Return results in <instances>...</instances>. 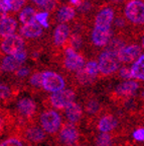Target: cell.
Instances as JSON below:
<instances>
[{"instance_id": "cell-43", "label": "cell", "mask_w": 144, "mask_h": 146, "mask_svg": "<svg viewBox=\"0 0 144 146\" xmlns=\"http://www.w3.org/2000/svg\"><path fill=\"white\" fill-rule=\"evenodd\" d=\"M141 98L144 100V90H142V91H141Z\"/></svg>"}, {"instance_id": "cell-22", "label": "cell", "mask_w": 144, "mask_h": 146, "mask_svg": "<svg viewBox=\"0 0 144 146\" xmlns=\"http://www.w3.org/2000/svg\"><path fill=\"white\" fill-rule=\"evenodd\" d=\"M39 11L37 8H34L33 6H26L25 8H23L19 14H18V17H19V21L22 23L23 25H30V23H33L36 21V14Z\"/></svg>"}, {"instance_id": "cell-25", "label": "cell", "mask_w": 144, "mask_h": 146, "mask_svg": "<svg viewBox=\"0 0 144 146\" xmlns=\"http://www.w3.org/2000/svg\"><path fill=\"white\" fill-rule=\"evenodd\" d=\"M131 70H132L133 77L144 81V54L140 56L135 63H133Z\"/></svg>"}, {"instance_id": "cell-8", "label": "cell", "mask_w": 144, "mask_h": 146, "mask_svg": "<svg viewBox=\"0 0 144 146\" xmlns=\"http://www.w3.org/2000/svg\"><path fill=\"white\" fill-rule=\"evenodd\" d=\"M114 36L112 27H102L94 25L90 34L91 45L96 48H106Z\"/></svg>"}, {"instance_id": "cell-12", "label": "cell", "mask_w": 144, "mask_h": 146, "mask_svg": "<svg viewBox=\"0 0 144 146\" xmlns=\"http://www.w3.org/2000/svg\"><path fill=\"white\" fill-rule=\"evenodd\" d=\"M76 17H77V14H76L75 7H73L69 3L62 4L58 8V10L52 15H50V23H52L54 21V23H58L59 25H61V23H72Z\"/></svg>"}, {"instance_id": "cell-11", "label": "cell", "mask_w": 144, "mask_h": 146, "mask_svg": "<svg viewBox=\"0 0 144 146\" xmlns=\"http://www.w3.org/2000/svg\"><path fill=\"white\" fill-rule=\"evenodd\" d=\"M139 84L134 80H127L123 81L117 85L115 91L113 92V98L117 100H122L123 103H126L130 98H132L137 91Z\"/></svg>"}, {"instance_id": "cell-16", "label": "cell", "mask_w": 144, "mask_h": 146, "mask_svg": "<svg viewBox=\"0 0 144 146\" xmlns=\"http://www.w3.org/2000/svg\"><path fill=\"white\" fill-rule=\"evenodd\" d=\"M19 35L22 36L23 39L30 41V40H37L41 39L43 36V30L39 23L37 21L30 25H21L19 27Z\"/></svg>"}, {"instance_id": "cell-13", "label": "cell", "mask_w": 144, "mask_h": 146, "mask_svg": "<svg viewBox=\"0 0 144 146\" xmlns=\"http://www.w3.org/2000/svg\"><path fill=\"white\" fill-rule=\"evenodd\" d=\"M142 47L138 44H131L126 47H124L121 51L117 54L119 61L123 64L135 63L139 57L141 56Z\"/></svg>"}, {"instance_id": "cell-38", "label": "cell", "mask_w": 144, "mask_h": 146, "mask_svg": "<svg viewBox=\"0 0 144 146\" xmlns=\"http://www.w3.org/2000/svg\"><path fill=\"white\" fill-rule=\"evenodd\" d=\"M14 57L16 58V59L18 60L19 62H21V63H24L25 62V60L27 59V51L26 50H24V51H22V52H20V53H18L17 55H15Z\"/></svg>"}, {"instance_id": "cell-23", "label": "cell", "mask_w": 144, "mask_h": 146, "mask_svg": "<svg viewBox=\"0 0 144 146\" xmlns=\"http://www.w3.org/2000/svg\"><path fill=\"white\" fill-rule=\"evenodd\" d=\"M30 1L35 5L39 11L43 10V11L48 12L50 15H52L62 5L56 2V0H30Z\"/></svg>"}, {"instance_id": "cell-2", "label": "cell", "mask_w": 144, "mask_h": 146, "mask_svg": "<svg viewBox=\"0 0 144 146\" xmlns=\"http://www.w3.org/2000/svg\"><path fill=\"white\" fill-rule=\"evenodd\" d=\"M123 14L133 29L144 32V0H128L124 4Z\"/></svg>"}, {"instance_id": "cell-34", "label": "cell", "mask_w": 144, "mask_h": 146, "mask_svg": "<svg viewBox=\"0 0 144 146\" xmlns=\"http://www.w3.org/2000/svg\"><path fill=\"white\" fill-rule=\"evenodd\" d=\"M27 0H11V15L16 14L22 9V7L26 4Z\"/></svg>"}, {"instance_id": "cell-4", "label": "cell", "mask_w": 144, "mask_h": 146, "mask_svg": "<svg viewBox=\"0 0 144 146\" xmlns=\"http://www.w3.org/2000/svg\"><path fill=\"white\" fill-rule=\"evenodd\" d=\"M65 86V79L59 73L54 71H43V89L48 92H58Z\"/></svg>"}, {"instance_id": "cell-17", "label": "cell", "mask_w": 144, "mask_h": 146, "mask_svg": "<svg viewBox=\"0 0 144 146\" xmlns=\"http://www.w3.org/2000/svg\"><path fill=\"white\" fill-rule=\"evenodd\" d=\"M21 130H22L23 137L31 143H41L45 139V131L39 126H26V127H22Z\"/></svg>"}, {"instance_id": "cell-9", "label": "cell", "mask_w": 144, "mask_h": 146, "mask_svg": "<svg viewBox=\"0 0 144 146\" xmlns=\"http://www.w3.org/2000/svg\"><path fill=\"white\" fill-rule=\"evenodd\" d=\"M76 94L73 89H63L54 92L48 98V103L52 107L58 110H65L72 103L75 102Z\"/></svg>"}, {"instance_id": "cell-27", "label": "cell", "mask_w": 144, "mask_h": 146, "mask_svg": "<svg viewBox=\"0 0 144 146\" xmlns=\"http://www.w3.org/2000/svg\"><path fill=\"white\" fill-rule=\"evenodd\" d=\"M28 83H29L30 87L36 89V90L43 88V72L38 70L33 71L28 78Z\"/></svg>"}, {"instance_id": "cell-42", "label": "cell", "mask_w": 144, "mask_h": 146, "mask_svg": "<svg viewBox=\"0 0 144 146\" xmlns=\"http://www.w3.org/2000/svg\"><path fill=\"white\" fill-rule=\"evenodd\" d=\"M56 1L58 3H60V4H63V2L65 1V0H56Z\"/></svg>"}, {"instance_id": "cell-28", "label": "cell", "mask_w": 144, "mask_h": 146, "mask_svg": "<svg viewBox=\"0 0 144 146\" xmlns=\"http://www.w3.org/2000/svg\"><path fill=\"white\" fill-rule=\"evenodd\" d=\"M85 70L90 74L92 77L97 78L98 75L100 74V69H99V63L96 60H89L85 65Z\"/></svg>"}, {"instance_id": "cell-32", "label": "cell", "mask_w": 144, "mask_h": 146, "mask_svg": "<svg viewBox=\"0 0 144 146\" xmlns=\"http://www.w3.org/2000/svg\"><path fill=\"white\" fill-rule=\"evenodd\" d=\"M31 73H32L31 68H29L28 66H21L17 71H15V72L13 73V75L15 76L16 78L22 79V78H25V77H27V76L31 75Z\"/></svg>"}, {"instance_id": "cell-40", "label": "cell", "mask_w": 144, "mask_h": 146, "mask_svg": "<svg viewBox=\"0 0 144 146\" xmlns=\"http://www.w3.org/2000/svg\"><path fill=\"white\" fill-rule=\"evenodd\" d=\"M128 0H109L108 2L113 6H118V5L122 4V3H126Z\"/></svg>"}, {"instance_id": "cell-5", "label": "cell", "mask_w": 144, "mask_h": 146, "mask_svg": "<svg viewBox=\"0 0 144 146\" xmlns=\"http://www.w3.org/2000/svg\"><path fill=\"white\" fill-rule=\"evenodd\" d=\"M24 39L19 35H12L1 39V52L3 56H15L24 51Z\"/></svg>"}, {"instance_id": "cell-31", "label": "cell", "mask_w": 144, "mask_h": 146, "mask_svg": "<svg viewBox=\"0 0 144 146\" xmlns=\"http://www.w3.org/2000/svg\"><path fill=\"white\" fill-rule=\"evenodd\" d=\"M0 94H1V100L7 103L10 100V98H12V90L11 88L8 86V84H6L5 82H2L0 85Z\"/></svg>"}, {"instance_id": "cell-30", "label": "cell", "mask_w": 144, "mask_h": 146, "mask_svg": "<svg viewBox=\"0 0 144 146\" xmlns=\"http://www.w3.org/2000/svg\"><path fill=\"white\" fill-rule=\"evenodd\" d=\"M50 17V14L46 11H38L36 14V21H37L41 27H43L45 29H47L50 27V21L48 18Z\"/></svg>"}, {"instance_id": "cell-26", "label": "cell", "mask_w": 144, "mask_h": 146, "mask_svg": "<svg viewBox=\"0 0 144 146\" xmlns=\"http://www.w3.org/2000/svg\"><path fill=\"white\" fill-rule=\"evenodd\" d=\"M100 103L94 96H88L85 102V110L86 112L90 115H96L100 111Z\"/></svg>"}, {"instance_id": "cell-14", "label": "cell", "mask_w": 144, "mask_h": 146, "mask_svg": "<svg viewBox=\"0 0 144 146\" xmlns=\"http://www.w3.org/2000/svg\"><path fill=\"white\" fill-rule=\"evenodd\" d=\"M79 131L73 123H63L60 130V141L65 146L74 145L79 140Z\"/></svg>"}, {"instance_id": "cell-39", "label": "cell", "mask_w": 144, "mask_h": 146, "mask_svg": "<svg viewBox=\"0 0 144 146\" xmlns=\"http://www.w3.org/2000/svg\"><path fill=\"white\" fill-rule=\"evenodd\" d=\"M83 1L84 0H69V4L72 5L75 8H79L83 3Z\"/></svg>"}, {"instance_id": "cell-20", "label": "cell", "mask_w": 144, "mask_h": 146, "mask_svg": "<svg viewBox=\"0 0 144 146\" xmlns=\"http://www.w3.org/2000/svg\"><path fill=\"white\" fill-rule=\"evenodd\" d=\"M21 66L22 63L19 62L14 56H3L1 62V71L7 73H14L17 71Z\"/></svg>"}, {"instance_id": "cell-29", "label": "cell", "mask_w": 144, "mask_h": 146, "mask_svg": "<svg viewBox=\"0 0 144 146\" xmlns=\"http://www.w3.org/2000/svg\"><path fill=\"white\" fill-rule=\"evenodd\" d=\"M96 146H113L112 136L109 133H102L96 138Z\"/></svg>"}, {"instance_id": "cell-10", "label": "cell", "mask_w": 144, "mask_h": 146, "mask_svg": "<svg viewBox=\"0 0 144 146\" xmlns=\"http://www.w3.org/2000/svg\"><path fill=\"white\" fill-rule=\"evenodd\" d=\"M71 35V25L67 23H61L56 27L52 34L50 50L52 52L61 51L63 46L67 43Z\"/></svg>"}, {"instance_id": "cell-21", "label": "cell", "mask_w": 144, "mask_h": 146, "mask_svg": "<svg viewBox=\"0 0 144 146\" xmlns=\"http://www.w3.org/2000/svg\"><path fill=\"white\" fill-rule=\"evenodd\" d=\"M65 115L70 123H78L83 116V110L81 106L77 103H72L69 107L65 108Z\"/></svg>"}, {"instance_id": "cell-3", "label": "cell", "mask_w": 144, "mask_h": 146, "mask_svg": "<svg viewBox=\"0 0 144 146\" xmlns=\"http://www.w3.org/2000/svg\"><path fill=\"white\" fill-rule=\"evenodd\" d=\"M99 69L101 76L113 75L119 69L120 63L117 54L104 50L99 55Z\"/></svg>"}, {"instance_id": "cell-33", "label": "cell", "mask_w": 144, "mask_h": 146, "mask_svg": "<svg viewBox=\"0 0 144 146\" xmlns=\"http://www.w3.org/2000/svg\"><path fill=\"white\" fill-rule=\"evenodd\" d=\"M0 146H24L23 142L17 137H9L7 139L3 140Z\"/></svg>"}, {"instance_id": "cell-6", "label": "cell", "mask_w": 144, "mask_h": 146, "mask_svg": "<svg viewBox=\"0 0 144 146\" xmlns=\"http://www.w3.org/2000/svg\"><path fill=\"white\" fill-rule=\"evenodd\" d=\"M116 14V7L109 2H103L99 11L94 16V25L102 27H112Z\"/></svg>"}, {"instance_id": "cell-45", "label": "cell", "mask_w": 144, "mask_h": 146, "mask_svg": "<svg viewBox=\"0 0 144 146\" xmlns=\"http://www.w3.org/2000/svg\"><path fill=\"white\" fill-rule=\"evenodd\" d=\"M77 146H81V145H77Z\"/></svg>"}, {"instance_id": "cell-7", "label": "cell", "mask_w": 144, "mask_h": 146, "mask_svg": "<svg viewBox=\"0 0 144 146\" xmlns=\"http://www.w3.org/2000/svg\"><path fill=\"white\" fill-rule=\"evenodd\" d=\"M41 125L48 134H56L62 128V118L54 110H45L41 115Z\"/></svg>"}, {"instance_id": "cell-24", "label": "cell", "mask_w": 144, "mask_h": 146, "mask_svg": "<svg viewBox=\"0 0 144 146\" xmlns=\"http://www.w3.org/2000/svg\"><path fill=\"white\" fill-rule=\"evenodd\" d=\"M75 78H76V81L78 82L80 85H82V86H88V85L93 84V83L96 81V78L92 77V76L85 70V68L81 69V70H79L78 72H76Z\"/></svg>"}, {"instance_id": "cell-36", "label": "cell", "mask_w": 144, "mask_h": 146, "mask_svg": "<svg viewBox=\"0 0 144 146\" xmlns=\"http://www.w3.org/2000/svg\"><path fill=\"white\" fill-rule=\"evenodd\" d=\"M0 6H1V13H8L11 11V0H0Z\"/></svg>"}, {"instance_id": "cell-18", "label": "cell", "mask_w": 144, "mask_h": 146, "mask_svg": "<svg viewBox=\"0 0 144 146\" xmlns=\"http://www.w3.org/2000/svg\"><path fill=\"white\" fill-rule=\"evenodd\" d=\"M16 109L18 115L23 119H31L35 115L36 104L30 98H23L18 100Z\"/></svg>"}, {"instance_id": "cell-37", "label": "cell", "mask_w": 144, "mask_h": 146, "mask_svg": "<svg viewBox=\"0 0 144 146\" xmlns=\"http://www.w3.org/2000/svg\"><path fill=\"white\" fill-rule=\"evenodd\" d=\"M133 138L138 142H144V128H139L133 132Z\"/></svg>"}, {"instance_id": "cell-19", "label": "cell", "mask_w": 144, "mask_h": 146, "mask_svg": "<svg viewBox=\"0 0 144 146\" xmlns=\"http://www.w3.org/2000/svg\"><path fill=\"white\" fill-rule=\"evenodd\" d=\"M118 126V120L113 115L106 114L102 118H100L98 122V129L102 133H109L115 130V128Z\"/></svg>"}, {"instance_id": "cell-15", "label": "cell", "mask_w": 144, "mask_h": 146, "mask_svg": "<svg viewBox=\"0 0 144 146\" xmlns=\"http://www.w3.org/2000/svg\"><path fill=\"white\" fill-rule=\"evenodd\" d=\"M17 29V21L16 19L9 13H1V19H0V34L1 39L6 36L15 35Z\"/></svg>"}, {"instance_id": "cell-1", "label": "cell", "mask_w": 144, "mask_h": 146, "mask_svg": "<svg viewBox=\"0 0 144 146\" xmlns=\"http://www.w3.org/2000/svg\"><path fill=\"white\" fill-rule=\"evenodd\" d=\"M52 56L68 72H78L87 63L84 53L77 52L72 48H65L58 52H52Z\"/></svg>"}, {"instance_id": "cell-41", "label": "cell", "mask_w": 144, "mask_h": 146, "mask_svg": "<svg viewBox=\"0 0 144 146\" xmlns=\"http://www.w3.org/2000/svg\"><path fill=\"white\" fill-rule=\"evenodd\" d=\"M140 40H141V47H142V49L144 50V35L142 36V38Z\"/></svg>"}, {"instance_id": "cell-44", "label": "cell", "mask_w": 144, "mask_h": 146, "mask_svg": "<svg viewBox=\"0 0 144 146\" xmlns=\"http://www.w3.org/2000/svg\"><path fill=\"white\" fill-rule=\"evenodd\" d=\"M91 1H95V0H91Z\"/></svg>"}, {"instance_id": "cell-35", "label": "cell", "mask_w": 144, "mask_h": 146, "mask_svg": "<svg viewBox=\"0 0 144 146\" xmlns=\"http://www.w3.org/2000/svg\"><path fill=\"white\" fill-rule=\"evenodd\" d=\"M118 74H119V76L121 78H123V79H125L127 81V80H130V79H133V74H132V70H131V68H129V67H126L124 66L122 67V68L119 69V71H118Z\"/></svg>"}]
</instances>
